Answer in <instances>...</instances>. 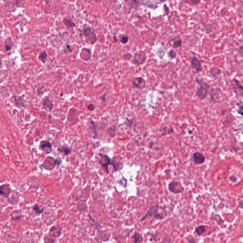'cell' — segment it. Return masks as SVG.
Instances as JSON below:
<instances>
[{
	"mask_svg": "<svg viewBox=\"0 0 243 243\" xmlns=\"http://www.w3.org/2000/svg\"><path fill=\"white\" fill-rule=\"evenodd\" d=\"M99 154V155L101 156L102 157H103L105 160V161L104 162L102 161H100V163L102 165V166L103 167H104L106 169V171H107V173H108V165H112L114 166L115 171H116L118 170L119 168V166L118 163H117V162H116L114 161H111L110 160L109 157H108L107 155H103L102 154Z\"/></svg>",
	"mask_w": 243,
	"mask_h": 243,
	"instance_id": "obj_4",
	"label": "cell"
},
{
	"mask_svg": "<svg viewBox=\"0 0 243 243\" xmlns=\"http://www.w3.org/2000/svg\"><path fill=\"white\" fill-rule=\"evenodd\" d=\"M238 113H239L241 116L243 115V105H242V103L241 104V106L239 108V110L238 111Z\"/></svg>",
	"mask_w": 243,
	"mask_h": 243,
	"instance_id": "obj_31",
	"label": "cell"
},
{
	"mask_svg": "<svg viewBox=\"0 0 243 243\" xmlns=\"http://www.w3.org/2000/svg\"><path fill=\"white\" fill-rule=\"evenodd\" d=\"M169 189L170 192L175 194L181 193L184 189L180 183L176 181H172L169 183Z\"/></svg>",
	"mask_w": 243,
	"mask_h": 243,
	"instance_id": "obj_6",
	"label": "cell"
},
{
	"mask_svg": "<svg viewBox=\"0 0 243 243\" xmlns=\"http://www.w3.org/2000/svg\"><path fill=\"white\" fill-rule=\"evenodd\" d=\"M66 50H67H67L68 49L70 51H72V50H71V49L70 48V45H66V47L64 48V50H66Z\"/></svg>",
	"mask_w": 243,
	"mask_h": 243,
	"instance_id": "obj_33",
	"label": "cell"
},
{
	"mask_svg": "<svg viewBox=\"0 0 243 243\" xmlns=\"http://www.w3.org/2000/svg\"><path fill=\"white\" fill-rule=\"evenodd\" d=\"M164 12L166 13V14L168 16L169 15L170 13V9L168 6H166L165 4L164 5Z\"/></svg>",
	"mask_w": 243,
	"mask_h": 243,
	"instance_id": "obj_27",
	"label": "cell"
},
{
	"mask_svg": "<svg viewBox=\"0 0 243 243\" xmlns=\"http://www.w3.org/2000/svg\"><path fill=\"white\" fill-rule=\"evenodd\" d=\"M47 54L46 53V51H43L41 52L39 55V58H40V60L43 63H45L46 60H47Z\"/></svg>",
	"mask_w": 243,
	"mask_h": 243,
	"instance_id": "obj_21",
	"label": "cell"
},
{
	"mask_svg": "<svg viewBox=\"0 0 243 243\" xmlns=\"http://www.w3.org/2000/svg\"><path fill=\"white\" fill-rule=\"evenodd\" d=\"M232 82V85H233L235 92L237 93V91H239V90H240L242 92H243V86L241 85L239 81H238L237 79H233Z\"/></svg>",
	"mask_w": 243,
	"mask_h": 243,
	"instance_id": "obj_13",
	"label": "cell"
},
{
	"mask_svg": "<svg viewBox=\"0 0 243 243\" xmlns=\"http://www.w3.org/2000/svg\"><path fill=\"white\" fill-rule=\"evenodd\" d=\"M11 189L9 184H5L0 186V195L8 197L11 194Z\"/></svg>",
	"mask_w": 243,
	"mask_h": 243,
	"instance_id": "obj_11",
	"label": "cell"
},
{
	"mask_svg": "<svg viewBox=\"0 0 243 243\" xmlns=\"http://www.w3.org/2000/svg\"><path fill=\"white\" fill-rule=\"evenodd\" d=\"M196 81L200 85V88L197 89L196 92V96L201 100H204L206 98L208 94L210 85L207 83L202 82L201 80L197 79H196Z\"/></svg>",
	"mask_w": 243,
	"mask_h": 243,
	"instance_id": "obj_1",
	"label": "cell"
},
{
	"mask_svg": "<svg viewBox=\"0 0 243 243\" xmlns=\"http://www.w3.org/2000/svg\"><path fill=\"white\" fill-rule=\"evenodd\" d=\"M55 161V165H58V166L61 163V161H62L60 158L56 159L55 161Z\"/></svg>",
	"mask_w": 243,
	"mask_h": 243,
	"instance_id": "obj_29",
	"label": "cell"
},
{
	"mask_svg": "<svg viewBox=\"0 0 243 243\" xmlns=\"http://www.w3.org/2000/svg\"><path fill=\"white\" fill-rule=\"evenodd\" d=\"M215 72V73L214 74V76H218V75H220L221 73V70H220V69H219V68L218 67H212L210 70V72Z\"/></svg>",
	"mask_w": 243,
	"mask_h": 243,
	"instance_id": "obj_22",
	"label": "cell"
},
{
	"mask_svg": "<svg viewBox=\"0 0 243 243\" xmlns=\"http://www.w3.org/2000/svg\"><path fill=\"white\" fill-rule=\"evenodd\" d=\"M193 161L196 164H201L205 161V157L200 152H195L192 156Z\"/></svg>",
	"mask_w": 243,
	"mask_h": 243,
	"instance_id": "obj_10",
	"label": "cell"
},
{
	"mask_svg": "<svg viewBox=\"0 0 243 243\" xmlns=\"http://www.w3.org/2000/svg\"><path fill=\"white\" fill-rule=\"evenodd\" d=\"M146 56L145 54L143 52H136L134 54V63L137 65L143 64L146 61Z\"/></svg>",
	"mask_w": 243,
	"mask_h": 243,
	"instance_id": "obj_7",
	"label": "cell"
},
{
	"mask_svg": "<svg viewBox=\"0 0 243 243\" xmlns=\"http://www.w3.org/2000/svg\"><path fill=\"white\" fill-rule=\"evenodd\" d=\"M168 134H171V133H174V130H173V128H170L169 130H168Z\"/></svg>",
	"mask_w": 243,
	"mask_h": 243,
	"instance_id": "obj_35",
	"label": "cell"
},
{
	"mask_svg": "<svg viewBox=\"0 0 243 243\" xmlns=\"http://www.w3.org/2000/svg\"><path fill=\"white\" fill-rule=\"evenodd\" d=\"M212 25L210 24L206 25L205 27L206 32H207V33H210L212 31Z\"/></svg>",
	"mask_w": 243,
	"mask_h": 243,
	"instance_id": "obj_25",
	"label": "cell"
},
{
	"mask_svg": "<svg viewBox=\"0 0 243 243\" xmlns=\"http://www.w3.org/2000/svg\"><path fill=\"white\" fill-rule=\"evenodd\" d=\"M21 218V216H18L17 218H12V219L13 220H14V221H18V220H20Z\"/></svg>",
	"mask_w": 243,
	"mask_h": 243,
	"instance_id": "obj_34",
	"label": "cell"
},
{
	"mask_svg": "<svg viewBox=\"0 0 243 243\" xmlns=\"http://www.w3.org/2000/svg\"><path fill=\"white\" fill-rule=\"evenodd\" d=\"M168 56L171 59H173V58H176V53L174 51V50L173 49H170V50L168 52Z\"/></svg>",
	"mask_w": 243,
	"mask_h": 243,
	"instance_id": "obj_24",
	"label": "cell"
},
{
	"mask_svg": "<svg viewBox=\"0 0 243 243\" xmlns=\"http://www.w3.org/2000/svg\"><path fill=\"white\" fill-rule=\"evenodd\" d=\"M56 229V228L55 227H52L50 228V230H49V232H52V231L55 230Z\"/></svg>",
	"mask_w": 243,
	"mask_h": 243,
	"instance_id": "obj_37",
	"label": "cell"
},
{
	"mask_svg": "<svg viewBox=\"0 0 243 243\" xmlns=\"http://www.w3.org/2000/svg\"><path fill=\"white\" fill-rule=\"evenodd\" d=\"M33 210L36 212V213L38 215H40V214H42L44 211V208H42V209L40 208V207L39 206L38 204H36L33 207Z\"/></svg>",
	"mask_w": 243,
	"mask_h": 243,
	"instance_id": "obj_20",
	"label": "cell"
},
{
	"mask_svg": "<svg viewBox=\"0 0 243 243\" xmlns=\"http://www.w3.org/2000/svg\"><path fill=\"white\" fill-rule=\"evenodd\" d=\"M63 22L67 28H73L76 26L75 23L69 17L65 18L63 20Z\"/></svg>",
	"mask_w": 243,
	"mask_h": 243,
	"instance_id": "obj_14",
	"label": "cell"
},
{
	"mask_svg": "<svg viewBox=\"0 0 243 243\" xmlns=\"http://www.w3.org/2000/svg\"><path fill=\"white\" fill-rule=\"evenodd\" d=\"M40 148L42 151L45 152L47 153H49L51 152V144L49 142L47 141H42L40 143Z\"/></svg>",
	"mask_w": 243,
	"mask_h": 243,
	"instance_id": "obj_12",
	"label": "cell"
},
{
	"mask_svg": "<svg viewBox=\"0 0 243 243\" xmlns=\"http://www.w3.org/2000/svg\"><path fill=\"white\" fill-rule=\"evenodd\" d=\"M159 208H160V207L158 205L153 206L151 207L149 209V211L146 214V215L141 219V220H143L144 219H146L147 216L153 217L154 219H159V220H161L164 219V216L162 215L161 214L158 213Z\"/></svg>",
	"mask_w": 243,
	"mask_h": 243,
	"instance_id": "obj_3",
	"label": "cell"
},
{
	"mask_svg": "<svg viewBox=\"0 0 243 243\" xmlns=\"http://www.w3.org/2000/svg\"><path fill=\"white\" fill-rule=\"evenodd\" d=\"M195 231L199 236H201L206 231V228L203 225H200L196 228Z\"/></svg>",
	"mask_w": 243,
	"mask_h": 243,
	"instance_id": "obj_17",
	"label": "cell"
},
{
	"mask_svg": "<svg viewBox=\"0 0 243 243\" xmlns=\"http://www.w3.org/2000/svg\"><path fill=\"white\" fill-rule=\"evenodd\" d=\"M167 0H142V3L143 5L151 9L156 10L159 4L164 3Z\"/></svg>",
	"mask_w": 243,
	"mask_h": 243,
	"instance_id": "obj_5",
	"label": "cell"
},
{
	"mask_svg": "<svg viewBox=\"0 0 243 243\" xmlns=\"http://www.w3.org/2000/svg\"><path fill=\"white\" fill-rule=\"evenodd\" d=\"M182 41L181 40H177L174 41L172 44V47L174 48H178L182 45Z\"/></svg>",
	"mask_w": 243,
	"mask_h": 243,
	"instance_id": "obj_23",
	"label": "cell"
},
{
	"mask_svg": "<svg viewBox=\"0 0 243 243\" xmlns=\"http://www.w3.org/2000/svg\"><path fill=\"white\" fill-rule=\"evenodd\" d=\"M237 178L236 177L234 176H232L230 177V180H231L232 182H236L237 181Z\"/></svg>",
	"mask_w": 243,
	"mask_h": 243,
	"instance_id": "obj_32",
	"label": "cell"
},
{
	"mask_svg": "<svg viewBox=\"0 0 243 243\" xmlns=\"http://www.w3.org/2000/svg\"><path fill=\"white\" fill-rule=\"evenodd\" d=\"M129 38L127 36H124L121 38V42L123 44H126L128 42Z\"/></svg>",
	"mask_w": 243,
	"mask_h": 243,
	"instance_id": "obj_26",
	"label": "cell"
},
{
	"mask_svg": "<svg viewBox=\"0 0 243 243\" xmlns=\"http://www.w3.org/2000/svg\"><path fill=\"white\" fill-rule=\"evenodd\" d=\"M134 88L142 89L146 86V82L145 80L141 77H136L133 81Z\"/></svg>",
	"mask_w": 243,
	"mask_h": 243,
	"instance_id": "obj_8",
	"label": "cell"
},
{
	"mask_svg": "<svg viewBox=\"0 0 243 243\" xmlns=\"http://www.w3.org/2000/svg\"><path fill=\"white\" fill-rule=\"evenodd\" d=\"M83 32L85 38L89 40L92 44H94L97 41V38L94 31L92 28L87 24H85L83 27Z\"/></svg>",
	"mask_w": 243,
	"mask_h": 243,
	"instance_id": "obj_2",
	"label": "cell"
},
{
	"mask_svg": "<svg viewBox=\"0 0 243 243\" xmlns=\"http://www.w3.org/2000/svg\"><path fill=\"white\" fill-rule=\"evenodd\" d=\"M89 127H90V130L93 133L94 135L97 136V125L94 123V121H90Z\"/></svg>",
	"mask_w": 243,
	"mask_h": 243,
	"instance_id": "obj_18",
	"label": "cell"
},
{
	"mask_svg": "<svg viewBox=\"0 0 243 243\" xmlns=\"http://www.w3.org/2000/svg\"><path fill=\"white\" fill-rule=\"evenodd\" d=\"M190 64L192 67L195 70H196V72H199L202 70L201 61L198 60V59L196 57H192Z\"/></svg>",
	"mask_w": 243,
	"mask_h": 243,
	"instance_id": "obj_9",
	"label": "cell"
},
{
	"mask_svg": "<svg viewBox=\"0 0 243 243\" xmlns=\"http://www.w3.org/2000/svg\"><path fill=\"white\" fill-rule=\"evenodd\" d=\"M11 48V45H10L9 44H7L6 45V47H5V49L6 50H9Z\"/></svg>",
	"mask_w": 243,
	"mask_h": 243,
	"instance_id": "obj_36",
	"label": "cell"
},
{
	"mask_svg": "<svg viewBox=\"0 0 243 243\" xmlns=\"http://www.w3.org/2000/svg\"><path fill=\"white\" fill-rule=\"evenodd\" d=\"M88 109L90 111H93V110H94L95 107L93 104H90L88 106Z\"/></svg>",
	"mask_w": 243,
	"mask_h": 243,
	"instance_id": "obj_30",
	"label": "cell"
},
{
	"mask_svg": "<svg viewBox=\"0 0 243 243\" xmlns=\"http://www.w3.org/2000/svg\"><path fill=\"white\" fill-rule=\"evenodd\" d=\"M58 150L59 152L63 153L65 155H70L71 152V149L67 146H62L59 147Z\"/></svg>",
	"mask_w": 243,
	"mask_h": 243,
	"instance_id": "obj_16",
	"label": "cell"
},
{
	"mask_svg": "<svg viewBox=\"0 0 243 243\" xmlns=\"http://www.w3.org/2000/svg\"><path fill=\"white\" fill-rule=\"evenodd\" d=\"M190 1L193 5H197L201 2V0H190Z\"/></svg>",
	"mask_w": 243,
	"mask_h": 243,
	"instance_id": "obj_28",
	"label": "cell"
},
{
	"mask_svg": "<svg viewBox=\"0 0 243 243\" xmlns=\"http://www.w3.org/2000/svg\"><path fill=\"white\" fill-rule=\"evenodd\" d=\"M43 105L45 106L46 108H48V109L50 111L53 108V105L52 103L49 100V97H46L44 100Z\"/></svg>",
	"mask_w": 243,
	"mask_h": 243,
	"instance_id": "obj_15",
	"label": "cell"
},
{
	"mask_svg": "<svg viewBox=\"0 0 243 243\" xmlns=\"http://www.w3.org/2000/svg\"><path fill=\"white\" fill-rule=\"evenodd\" d=\"M133 238L134 239L135 243H142L143 242V237L141 235L136 233L134 234L133 236Z\"/></svg>",
	"mask_w": 243,
	"mask_h": 243,
	"instance_id": "obj_19",
	"label": "cell"
}]
</instances>
